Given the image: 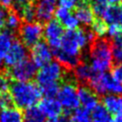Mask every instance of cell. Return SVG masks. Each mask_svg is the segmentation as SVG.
<instances>
[{
	"instance_id": "1",
	"label": "cell",
	"mask_w": 122,
	"mask_h": 122,
	"mask_svg": "<svg viewBox=\"0 0 122 122\" xmlns=\"http://www.w3.org/2000/svg\"><path fill=\"white\" fill-rule=\"evenodd\" d=\"M94 37L91 30L77 28L64 31L59 49L52 51L53 56L66 70L74 69L81 62L82 51L93 42Z\"/></svg>"
},
{
	"instance_id": "20",
	"label": "cell",
	"mask_w": 122,
	"mask_h": 122,
	"mask_svg": "<svg viewBox=\"0 0 122 122\" xmlns=\"http://www.w3.org/2000/svg\"><path fill=\"white\" fill-rule=\"evenodd\" d=\"M47 116L38 107H30L24 111L23 122H46Z\"/></svg>"
},
{
	"instance_id": "18",
	"label": "cell",
	"mask_w": 122,
	"mask_h": 122,
	"mask_svg": "<svg viewBox=\"0 0 122 122\" xmlns=\"http://www.w3.org/2000/svg\"><path fill=\"white\" fill-rule=\"evenodd\" d=\"M94 71L92 69L91 65L86 62H80L73 69L74 78L82 84H88L92 77L94 75Z\"/></svg>"
},
{
	"instance_id": "34",
	"label": "cell",
	"mask_w": 122,
	"mask_h": 122,
	"mask_svg": "<svg viewBox=\"0 0 122 122\" xmlns=\"http://www.w3.org/2000/svg\"><path fill=\"white\" fill-rule=\"evenodd\" d=\"M111 75L119 83L122 84V62L121 63H116L112 68V73Z\"/></svg>"
},
{
	"instance_id": "22",
	"label": "cell",
	"mask_w": 122,
	"mask_h": 122,
	"mask_svg": "<svg viewBox=\"0 0 122 122\" xmlns=\"http://www.w3.org/2000/svg\"><path fill=\"white\" fill-rule=\"evenodd\" d=\"M14 41V34L9 30H4L0 32V57L3 59L12 42Z\"/></svg>"
},
{
	"instance_id": "33",
	"label": "cell",
	"mask_w": 122,
	"mask_h": 122,
	"mask_svg": "<svg viewBox=\"0 0 122 122\" xmlns=\"http://www.w3.org/2000/svg\"><path fill=\"white\" fill-rule=\"evenodd\" d=\"M58 1H59V4H60V7L66 8L70 10H74L82 2H86L85 0H58Z\"/></svg>"
},
{
	"instance_id": "19",
	"label": "cell",
	"mask_w": 122,
	"mask_h": 122,
	"mask_svg": "<svg viewBox=\"0 0 122 122\" xmlns=\"http://www.w3.org/2000/svg\"><path fill=\"white\" fill-rule=\"evenodd\" d=\"M0 122H23V113L16 107L0 110Z\"/></svg>"
},
{
	"instance_id": "3",
	"label": "cell",
	"mask_w": 122,
	"mask_h": 122,
	"mask_svg": "<svg viewBox=\"0 0 122 122\" xmlns=\"http://www.w3.org/2000/svg\"><path fill=\"white\" fill-rule=\"evenodd\" d=\"M90 65L95 73L107 72L113 61L110 42L103 38L94 39L90 45Z\"/></svg>"
},
{
	"instance_id": "26",
	"label": "cell",
	"mask_w": 122,
	"mask_h": 122,
	"mask_svg": "<svg viewBox=\"0 0 122 122\" xmlns=\"http://www.w3.org/2000/svg\"><path fill=\"white\" fill-rule=\"evenodd\" d=\"M71 122H92L91 113L84 108H77L71 114Z\"/></svg>"
},
{
	"instance_id": "12",
	"label": "cell",
	"mask_w": 122,
	"mask_h": 122,
	"mask_svg": "<svg viewBox=\"0 0 122 122\" xmlns=\"http://www.w3.org/2000/svg\"><path fill=\"white\" fill-rule=\"evenodd\" d=\"M77 94L79 104H81L82 108L88 110L89 112H91L95 106L99 104L97 94L90 87H87L85 85L79 87L77 89Z\"/></svg>"
},
{
	"instance_id": "6",
	"label": "cell",
	"mask_w": 122,
	"mask_h": 122,
	"mask_svg": "<svg viewBox=\"0 0 122 122\" xmlns=\"http://www.w3.org/2000/svg\"><path fill=\"white\" fill-rule=\"evenodd\" d=\"M43 24L39 22H24L21 23L17 30L20 42L26 48H31L43 37Z\"/></svg>"
},
{
	"instance_id": "2",
	"label": "cell",
	"mask_w": 122,
	"mask_h": 122,
	"mask_svg": "<svg viewBox=\"0 0 122 122\" xmlns=\"http://www.w3.org/2000/svg\"><path fill=\"white\" fill-rule=\"evenodd\" d=\"M14 106L19 110H26L40 102L41 92L39 87L30 82H12L9 88Z\"/></svg>"
},
{
	"instance_id": "32",
	"label": "cell",
	"mask_w": 122,
	"mask_h": 122,
	"mask_svg": "<svg viewBox=\"0 0 122 122\" xmlns=\"http://www.w3.org/2000/svg\"><path fill=\"white\" fill-rule=\"evenodd\" d=\"M10 79L5 72V70H0V94L9 92Z\"/></svg>"
},
{
	"instance_id": "27",
	"label": "cell",
	"mask_w": 122,
	"mask_h": 122,
	"mask_svg": "<svg viewBox=\"0 0 122 122\" xmlns=\"http://www.w3.org/2000/svg\"><path fill=\"white\" fill-rule=\"evenodd\" d=\"M35 2L25 7L18 13L20 18L23 19L25 22H34V20H35Z\"/></svg>"
},
{
	"instance_id": "36",
	"label": "cell",
	"mask_w": 122,
	"mask_h": 122,
	"mask_svg": "<svg viewBox=\"0 0 122 122\" xmlns=\"http://www.w3.org/2000/svg\"><path fill=\"white\" fill-rule=\"evenodd\" d=\"M10 8H6L2 5H0V30L4 29L6 26V19L8 16Z\"/></svg>"
},
{
	"instance_id": "8",
	"label": "cell",
	"mask_w": 122,
	"mask_h": 122,
	"mask_svg": "<svg viewBox=\"0 0 122 122\" xmlns=\"http://www.w3.org/2000/svg\"><path fill=\"white\" fill-rule=\"evenodd\" d=\"M37 68L30 59H26L10 68H6L5 72L13 82H30L36 75Z\"/></svg>"
},
{
	"instance_id": "31",
	"label": "cell",
	"mask_w": 122,
	"mask_h": 122,
	"mask_svg": "<svg viewBox=\"0 0 122 122\" xmlns=\"http://www.w3.org/2000/svg\"><path fill=\"white\" fill-rule=\"evenodd\" d=\"M15 107L12 101V98L9 92H4L2 94H0V110L2 109H9V108H12Z\"/></svg>"
},
{
	"instance_id": "30",
	"label": "cell",
	"mask_w": 122,
	"mask_h": 122,
	"mask_svg": "<svg viewBox=\"0 0 122 122\" xmlns=\"http://www.w3.org/2000/svg\"><path fill=\"white\" fill-rule=\"evenodd\" d=\"M61 25L63 26V28H66L68 30H75V29L78 28L79 22L76 19V17L74 16V14L70 13V15H68L61 22Z\"/></svg>"
},
{
	"instance_id": "39",
	"label": "cell",
	"mask_w": 122,
	"mask_h": 122,
	"mask_svg": "<svg viewBox=\"0 0 122 122\" xmlns=\"http://www.w3.org/2000/svg\"><path fill=\"white\" fill-rule=\"evenodd\" d=\"M92 1V4L96 3V4H108L107 0H90V2Z\"/></svg>"
},
{
	"instance_id": "29",
	"label": "cell",
	"mask_w": 122,
	"mask_h": 122,
	"mask_svg": "<svg viewBox=\"0 0 122 122\" xmlns=\"http://www.w3.org/2000/svg\"><path fill=\"white\" fill-rule=\"evenodd\" d=\"M112 41L122 38V25L120 24H110L107 28V34Z\"/></svg>"
},
{
	"instance_id": "42",
	"label": "cell",
	"mask_w": 122,
	"mask_h": 122,
	"mask_svg": "<svg viewBox=\"0 0 122 122\" xmlns=\"http://www.w3.org/2000/svg\"><path fill=\"white\" fill-rule=\"evenodd\" d=\"M43 1H46V2H49V3H51V4H54L57 0H43Z\"/></svg>"
},
{
	"instance_id": "5",
	"label": "cell",
	"mask_w": 122,
	"mask_h": 122,
	"mask_svg": "<svg viewBox=\"0 0 122 122\" xmlns=\"http://www.w3.org/2000/svg\"><path fill=\"white\" fill-rule=\"evenodd\" d=\"M88 84L89 87L98 95H122V84L116 81L108 72L94 73Z\"/></svg>"
},
{
	"instance_id": "24",
	"label": "cell",
	"mask_w": 122,
	"mask_h": 122,
	"mask_svg": "<svg viewBox=\"0 0 122 122\" xmlns=\"http://www.w3.org/2000/svg\"><path fill=\"white\" fill-rule=\"evenodd\" d=\"M38 87L41 92V94H43L45 98H54L57 95V92L59 91L60 83H50V84H45Z\"/></svg>"
},
{
	"instance_id": "16",
	"label": "cell",
	"mask_w": 122,
	"mask_h": 122,
	"mask_svg": "<svg viewBox=\"0 0 122 122\" xmlns=\"http://www.w3.org/2000/svg\"><path fill=\"white\" fill-rule=\"evenodd\" d=\"M101 19L108 25H122V7L120 5H107L101 16Z\"/></svg>"
},
{
	"instance_id": "13",
	"label": "cell",
	"mask_w": 122,
	"mask_h": 122,
	"mask_svg": "<svg viewBox=\"0 0 122 122\" xmlns=\"http://www.w3.org/2000/svg\"><path fill=\"white\" fill-rule=\"evenodd\" d=\"M54 4L43 1L36 0L35 2V19L41 24H46L50 21L54 14Z\"/></svg>"
},
{
	"instance_id": "15",
	"label": "cell",
	"mask_w": 122,
	"mask_h": 122,
	"mask_svg": "<svg viewBox=\"0 0 122 122\" xmlns=\"http://www.w3.org/2000/svg\"><path fill=\"white\" fill-rule=\"evenodd\" d=\"M74 16L78 20L79 23H81L84 26H91L95 19V16L92 12V10L89 3L82 2L74 9Z\"/></svg>"
},
{
	"instance_id": "11",
	"label": "cell",
	"mask_w": 122,
	"mask_h": 122,
	"mask_svg": "<svg viewBox=\"0 0 122 122\" xmlns=\"http://www.w3.org/2000/svg\"><path fill=\"white\" fill-rule=\"evenodd\" d=\"M4 63L7 68H10L19 64L20 62L28 59V51L27 48L19 41L14 39L8 52L4 56Z\"/></svg>"
},
{
	"instance_id": "17",
	"label": "cell",
	"mask_w": 122,
	"mask_h": 122,
	"mask_svg": "<svg viewBox=\"0 0 122 122\" xmlns=\"http://www.w3.org/2000/svg\"><path fill=\"white\" fill-rule=\"evenodd\" d=\"M102 105L112 115H122V95L107 94L103 97Z\"/></svg>"
},
{
	"instance_id": "9",
	"label": "cell",
	"mask_w": 122,
	"mask_h": 122,
	"mask_svg": "<svg viewBox=\"0 0 122 122\" xmlns=\"http://www.w3.org/2000/svg\"><path fill=\"white\" fill-rule=\"evenodd\" d=\"M63 33L64 28L61 23L58 22L56 19H51L45 24L43 30V36L51 51L59 49Z\"/></svg>"
},
{
	"instance_id": "14",
	"label": "cell",
	"mask_w": 122,
	"mask_h": 122,
	"mask_svg": "<svg viewBox=\"0 0 122 122\" xmlns=\"http://www.w3.org/2000/svg\"><path fill=\"white\" fill-rule=\"evenodd\" d=\"M46 116L58 117L63 112V108L55 98H44L40 100L38 107Z\"/></svg>"
},
{
	"instance_id": "43",
	"label": "cell",
	"mask_w": 122,
	"mask_h": 122,
	"mask_svg": "<svg viewBox=\"0 0 122 122\" xmlns=\"http://www.w3.org/2000/svg\"><path fill=\"white\" fill-rule=\"evenodd\" d=\"M2 60H3V59H2L1 57H0V68L2 67Z\"/></svg>"
},
{
	"instance_id": "41",
	"label": "cell",
	"mask_w": 122,
	"mask_h": 122,
	"mask_svg": "<svg viewBox=\"0 0 122 122\" xmlns=\"http://www.w3.org/2000/svg\"><path fill=\"white\" fill-rule=\"evenodd\" d=\"M46 122H58V120H57V117H51Z\"/></svg>"
},
{
	"instance_id": "7",
	"label": "cell",
	"mask_w": 122,
	"mask_h": 122,
	"mask_svg": "<svg viewBox=\"0 0 122 122\" xmlns=\"http://www.w3.org/2000/svg\"><path fill=\"white\" fill-rule=\"evenodd\" d=\"M69 71L61 66L57 61L50 62L49 64L40 68L36 72V81L38 86L50 83H61L64 76Z\"/></svg>"
},
{
	"instance_id": "35",
	"label": "cell",
	"mask_w": 122,
	"mask_h": 122,
	"mask_svg": "<svg viewBox=\"0 0 122 122\" xmlns=\"http://www.w3.org/2000/svg\"><path fill=\"white\" fill-rule=\"evenodd\" d=\"M71 13V10L66 9V8H63V7H59L57 8L55 10H54V15H55V19L58 21V22H62L68 15H70Z\"/></svg>"
},
{
	"instance_id": "37",
	"label": "cell",
	"mask_w": 122,
	"mask_h": 122,
	"mask_svg": "<svg viewBox=\"0 0 122 122\" xmlns=\"http://www.w3.org/2000/svg\"><path fill=\"white\" fill-rule=\"evenodd\" d=\"M0 5L6 7V8H10L11 7V0H0Z\"/></svg>"
},
{
	"instance_id": "10",
	"label": "cell",
	"mask_w": 122,
	"mask_h": 122,
	"mask_svg": "<svg viewBox=\"0 0 122 122\" xmlns=\"http://www.w3.org/2000/svg\"><path fill=\"white\" fill-rule=\"evenodd\" d=\"M30 57L31 62L36 68H42L43 66L51 62L53 53L46 42L40 41L30 48Z\"/></svg>"
},
{
	"instance_id": "4",
	"label": "cell",
	"mask_w": 122,
	"mask_h": 122,
	"mask_svg": "<svg viewBox=\"0 0 122 122\" xmlns=\"http://www.w3.org/2000/svg\"><path fill=\"white\" fill-rule=\"evenodd\" d=\"M68 73V72H67ZM64 76L60 83L59 91L57 92L58 102L65 109V111H74L79 107V100L77 94V86L73 78H70L68 74Z\"/></svg>"
},
{
	"instance_id": "25",
	"label": "cell",
	"mask_w": 122,
	"mask_h": 122,
	"mask_svg": "<svg viewBox=\"0 0 122 122\" xmlns=\"http://www.w3.org/2000/svg\"><path fill=\"white\" fill-rule=\"evenodd\" d=\"M92 26V31L94 34V36H97L99 38L104 37L107 34V24L101 19V18H96L93 20Z\"/></svg>"
},
{
	"instance_id": "21",
	"label": "cell",
	"mask_w": 122,
	"mask_h": 122,
	"mask_svg": "<svg viewBox=\"0 0 122 122\" xmlns=\"http://www.w3.org/2000/svg\"><path fill=\"white\" fill-rule=\"evenodd\" d=\"M91 112V119L92 122H112V115L102 104H98Z\"/></svg>"
},
{
	"instance_id": "28",
	"label": "cell",
	"mask_w": 122,
	"mask_h": 122,
	"mask_svg": "<svg viewBox=\"0 0 122 122\" xmlns=\"http://www.w3.org/2000/svg\"><path fill=\"white\" fill-rule=\"evenodd\" d=\"M112 49V60H114L116 63L122 62V38L112 41L111 44Z\"/></svg>"
},
{
	"instance_id": "40",
	"label": "cell",
	"mask_w": 122,
	"mask_h": 122,
	"mask_svg": "<svg viewBox=\"0 0 122 122\" xmlns=\"http://www.w3.org/2000/svg\"><path fill=\"white\" fill-rule=\"evenodd\" d=\"M112 122H122V115H116L112 118Z\"/></svg>"
},
{
	"instance_id": "38",
	"label": "cell",
	"mask_w": 122,
	"mask_h": 122,
	"mask_svg": "<svg viewBox=\"0 0 122 122\" xmlns=\"http://www.w3.org/2000/svg\"><path fill=\"white\" fill-rule=\"evenodd\" d=\"M108 5H120L122 4V0H107Z\"/></svg>"
},
{
	"instance_id": "23",
	"label": "cell",
	"mask_w": 122,
	"mask_h": 122,
	"mask_svg": "<svg viewBox=\"0 0 122 122\" xmlns=\"http://www.w3.org/2000/svg\"><path fill=\"white\" fill-rule=\"evenodd\" d=\"M21 23H22L21 18L18 15V13L14 10L10 8L9 12H8V16H7V19H6V26H5V27H7V30L13 32V30H18Z\"/></svg>"
}]
</instances>
